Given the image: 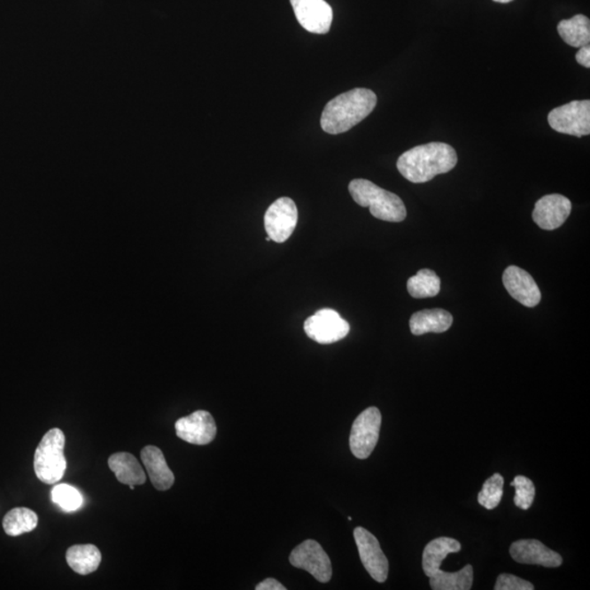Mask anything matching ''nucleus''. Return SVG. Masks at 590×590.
<instances>
[{
    "label": "nucleus",
    "mask_w": 590,
    "mask_h": 590,
    "mask_svg": "<svg viewBox=\"0 0 590 590\" xmlns=\"http://www.w3.org/2000/svg\"><path fill=\"white\" fill-rule=\"evenodd\" d=\"M458 161L455 149L444 143H430L408 150L397 161L400 175L415 184L430 182L451 172Z\"/></svg>",
    "instance_id": "f257e3e1"
},
{
    "label": "nucleus",
    "mask_w": 590,
    "mask_h": 590,
    "mask_svg": "<svg viewBox=\"0 0 590 590\" xmlns=\"http://www.w3.org/2000/svg\"><path fill=\"white\" fill-rule=\"evenodd\" d=\"M377 105L376 93L357 88L328 102L322 112L321 125L327 134H344L372 113Z\"/></svg>",
    "instance_id": "f03ea898"
},
{
    "label": "nucleus",
    "mask_w": 590,
    "mask_h": 590,
    "mask_svg": "<svg viewBox=\"0 0 590 590\" xmlns=\"http://www.w3.org/2000/svg\"><path fill=\"white\" fill-rule=\"evenodd\" d=\"M349 191L361 207L369 208L374 218L387 222H402L407 217L406 206L400 197L381 189L371 181H351Z\"/></svg>",
    "instance_id": "7ed1b4c3"
},
{
    "label": "nucleus",
    "mask_w": 590,
    "mask_h": 590,
    "mask_svg": "<svg viewBox=\"0 0 590 590\" xmlns=\"http://www.w3.org/2000/svg\"><path fill=\"white\" fill-rule=\"evenodd\" d=\"M65 434L62 430L55 428L44 435L37 446L35 455V471L37 479L46 485H54L62 480L67 461H66Z\"/></svg>",
    "instance_id": "20e7f679"
},
{
    "label": "nucleus",
    "mask_w": 590,
    "mask_h": 590,
    "mask_svg": "<svg viewBox=\"0 0 590 590\" xmlns=\"http://www.w3.org/2000/svg\"><path fill=\"white\" fill-rule=\"evenodd\" d=\"M550 128L557 133L583 137L590 134V101H572L556 107L547 115Z\"/></svg>",
    "instance_id": "39448f33"
},
{
    "label": "nucleus",
    "mask_w": 590,
    "mask_h": 590,
    "mask_svg": "<svg viewBox=\"0 0 590 590\" xmlns=\"http://www.w3.org/2000/svg\"><path fill=\"white\" fill-rule=\"evenodd\" d=\"M382 415L377 407H369L354 420L350 433V449L359 459H367L376 448L381 431Z\"/></svg>",
    "instance_id": "423d86ee"
},
{
    "label": "nucleus",
    "mask_w": 590,
    "mask_h": 590,
    "mask_svg": "<svg viewBox=\"0 0 590 590\" xmlns=\"http://www.w3.org/2000/svg\"><path fill=\"white\" fill-rule=\"evenodd\" d=\"M308 338L318 344L330 345L344 339L350 331L349 322L331 308H322L304 322Z\"/></svg>",
    "instance_id": "0eeeda50"
},
{
    "label": "nucleus",
    "mask_w": 590,
    "mask_h": 590,
    "mask_svg": "<svg viewBox=\"0 0 590 590\" xmlns=\"http://www.w3.org/2000/svg\"><path fill=\"white\" fill-rule=\"evenodd\" d=\"M298 208L289 197H281L267 209L264 218L265 229L271 241L284 243L297 228Z\"/></svg>",
    "instance_id": "6e6552de"
},
{
    "label": "nucleus",
    "mask_w": 590,
    "mask_h": 590,
    "mask_svg": "<svg viewBox=\"0 0 590 590\" xmlns=\"http://www.w3.org/2000/svg\"><path fill=\"white\" fill-rule=\"evenodd\" d=\"M289 560L294 568L307 571L318 582L328 583L331 578L330 556L315 540H306L294 547Z\"/></svg>",
    "instance_id": "1a4fd4ad"
},
{
    "label": "nucleus",
    "mask_w": 590,
    "mask_h": 590,
    "mask_svg": "<svg viewBox=\"0 0 590 590\" xmlns=\"http://www.w3.org/2000/svg\"><path fill=\"white\" fill-rule=\"evenodd\" d=\"M353 535L365 570L377 583H385L390 564L377 537L363 527L355 528Z\"/></svg>",
    "instance_id": "9d476101"
},
{
    "label": "nucleus",
    "mask_w": 590,
    "mask_h": 590,
    "mask_svg": "<svg viewBox=\"0 0 590 590\" xmlns=\"http://www.w3.org/2000/svg\"><path fill=\"white\" fill-rule=\"evenodd\" d=\"M299 25L315 35H326L332 23V8L325 0H290Z\"/></svg>",
    "instance_id": "9b49d317"
},
{
    "label": "nucleus",
    "mask_w": 590,
    "mask_h": 590,
    "mask_svg": "<svg viewBox=\"0 0 590 590\" xmlns=\"http://www.w3.org/2000/svg\"><path fill=\"white\" fill-rule=\"evenodd\" d=\"M176 435L182 441L194 445L212 443L217 435V425L208 411L198 410L176 421Z\"/></svg>",
    "instance_id": "f8f14e48"
},
{
    "label": "nucleus",
    "mask_w": 590,
    "mask_h": 590,
    "mask_svg": "<svg viewBox=\"0 0 590 590\" xmlns=\"http://www.w3.org/2000/svg\"><path fill=\"white\" fill-rule=\"evenodd\" d=\"M571 212H572V203L569 198L563 195L551 194L543 196L537 201L532 219L538 227L552 231L563 226Z\"/></svg>",
    "instance_id": "ddd939ff"
},
{
    "label": "nucleus",
    "mask_w": 590,
    "mask_h": 590,
    "mask_svg": "<svg viewBox=\"0 0 590 590\" xmlns=\"http://www.w3.org/2000/svg\"><path fill=\"white\" fill-rule=\"evenodd\" d=\"M503 283L510 297L523 306L535 307L541 301V292L531 274L517 266H509L503 274Z\"/></svg>",
    "instance_id": "4468645a"
},
{
    "label": "nucleus",
    "mask_w": 590,
    "mask_h": 590,
    "mask_svg": "<svg viewBox=\"0 0 590 590\" xmlns=\"http://www.w3.org/2000/svg\"><path fill=\"white\" fill-rule=\"evenodd\" d=\"M509 555L517 563L540 565L543 568H559L563 563L559 554L535 540L513 542Z\"/></svg>",
    "instance_id": "2eb2a0df"
},
{
    "label": "nucleus",
    "mask_w": 590,
    "mask_h": 590,
    "mask_svg": "<svg viewBox=\"0 0 590 590\" xmlns=\"http://www.w3.org/2000/svg\"><path fill=\"white\" fill-rule=\"evenodd\" d=\"M140 457L154 488L159 491L171 489L175 485V477L168 468L161 449L149 445L143 449Z\"/></svg>",
    "instance_id": "dca6fc26"
},
{
    "label": "nucleus",
    "mask_w": 590,
    "mask_h": 590,
    "mask_svg": "<svg viewBox=\"0 0 590 590\" xmlns=\"http://www.w3.org/2000/svg\"><path fill=\"white\" fill-rule=\"evenodd\" d=\"M410 330L415 336L428 334V332L447 331L453 325L452 314L442 310V308H433V310H423L416 312L411 316Z\"/></svg>",
    "instance_id": "f3484780"
},
{
    "label": "nucleus",
    "mask_w": 590,
    "mask_h": 590,
    "mask_svg": "<svg viewBox=\"0 0 590 590\" xmlns=\"http://www.w3.org/2000/svg\"><path fill=\"white\" fill-rule=\"evenodd\" d=\"M461 542L448 537H439L426 545L423 555V568L428 578L441 570L443 561L451 554L461 551Z\"/></svg>",
    "instance_id": "a211bd4d"
},
{
    "label": "nucleus",
    "mask_w": 590,
    "mask_h": 590,
    "mask_svg": "<svg viewBox=\"0 0 590 590\" xmlns=\"http://www.w3.org/2000/svg\"><path fill=\"white\" fill-rule=\"evenodd\" d=\"M109 467L120 484L140 485L146 482V472L137 458L129 453H116L109 458Z\"/></svg>",
    "instance_id": "6ab92c4d"
},
{
    "label": "nucleus",
    "mask_w": 590,
    "mask_h": 590,
    "mask_svg": "<svg viewBox=\"0 0 590 590\" xmlns=\"http://www.w3.org/2000/svg\"><path fill=\"white\" fill-rule=\"evenodd\" d=\"M66 560L74 572L89 575L96 572L100 566L102 555L96 546L78 545L69 547Z\"/></svg>",
    "instance_id": "aec40b11"
},
{
    "label": "nucleus",
    "mask_w": 590,
    "mask_h": 590,
    "mask_svg": "<svg viewBox=\"0 0 590 590\" xmlns=\"http://www.w3.org/2000/svg\"><path fill=\"white\" fill-rule=\"evenodd\" d=\"M557 32L566 44L572 48H583L590 43V21L586 16L576 15L568 20H562Z\"/></svg>",
    "instance_id": "412c9836"
},
{
    "label": "nucleus",
    "mask_w": 590,
    "mask_h": 590,
    "mask_svg": "<svg viewBox=\"0 0 590 590\" xmlns=\"http://www.w3.org/2000/svg\"><path fill=\"white\" fill-rule=\"evenodd\" d=\"M474 584V569L468 564L455 573L443 572L431 576V588L434 590H470Z\"/></svg>",
    "instance_id": "4be33fe9"
},
{
    "label": "nucleus",
    "mask_w": 590,
    "mask_h": 590,
    "mask_svg": "<svg viewBox=\"0 0 590 590\" xmlns=\"http://www.w3.org/2000/svg\"><path fill=\"white\" fill-rule=\"evenodd\" d=\"M39 523L37 515L30 508H17L6 514L3 527L8 536L17 537L35 531Z\"/></svg>",
    "instance_id": "5701e85b"
},
{
    "label": "nucleus",
    "mask_w": 590,
    "mask_h": 590,
    "mask_svg": "<svg viewBox=\"0 0 590 590\" xmlns=\"http://www.w3.org/2000/svg\"><path fill=\"white\" fill-rule=\"evenodd\" d=\"M407 289L412 298H433L441 290V280L431 269H421L414 277L409 278Z\"/></svg>",
    "instance_id": "b1692460"
},
{
    "label": "nucleus",
    "mask_w": 590,
    "mask_h": 590,
    "mask_svg": "<svg viewBox=\"0 0 590 590\" xmlns=\"http://www.w3.org/2000/svg\"><path fill=\"white\" fill-rule=\"evenodd\" d=\"M504 477L494 474L485 482L482 490L477 494V502L486 509H494L499 507L503 498Z\"/></svg>",
    "instance_id": "393cba45"
},
{
    "label": "nucleus",
    "mask_w": 590,
    "mask_h": 590,
    "mask_svg": "<svg viewBox=\"0 0 590 590\" xmlns=\"http://www.w3.org/2000/svg\"><path fill=\"white\" fill-rule=\"evenodd\" d=\"M51 500L65 512H74L82 507L83 498L76 488L69 485H58L51 490Z\"/></svg>",
    "instance_id": "a878e982"
},
{
    "label": "nucleus",
    "mask_w": 590,
    "mask_h": 590,
    "mask_svg": "<svg viewBox=\"0 0 590 590\" xmlns=\"http://www.w3.org/2000/svg\"><path fill=\"white\" fill-rule=\"evenodd\" d=\"M510 485L515 488V505L524 510L531 508L536 495L533 482L527 477L517 476Z\"/></svg>",
    "instance_id": "bb28decb"
},
{
    "label": "nucleus",
    "mask_w": 590,
    "mask_h": 590,
    "mask_svg": "<svg viewBox=\"0 0 590 590\" xmlns=\"http://www.w3.org/2000/svg\"><path fill=\"white\" fill-rule=\"evenodd\" d=\"M495 590H533L535 586L528 580L512 574H501L496 579Z\"/></svg>",
    "instance_id": "cd10ccee"
},
{
    "label": "nucleus",
    "mask_w": 590,
    "mask_h": 590,
    "mask_svg": "<svg viewBox=\"0 0 590 590\" xmlns=\"http://www.w3.org/2000/svg\"><path fill=\"white\" fill-rule=\"evenodd\" d=\"M256 590H285L283 584L279 583L277 579L267 578L264 582L260 583L255 587Z\"/></svg>",
    "instance_id": "c85d7f7f"
},
{
    "label": "nucleus",
    "mask_w": 590,
    "mask_h": 590,
    "mask_svg": "<svg viewBox=\"0 0 590 590\" xmlns=\"http://www.w3.org/2000/svg\"><path fill=\"white\" fill-rule=\"evenodd\" d=\"M576 62L579 65H582L583 67L590 68V48L588 46H583L576 54Z\"/></svg>",
    "instance_id": "c756f323"
},
{
    "label": "nucleus",
    "mask_w": 590,
    "mask_h": 590,
    "mask_svg": "<svg viewBox=\"0 0 590 590\" xmlns=\"http://www.w3.org/2000/svg\"><path fill=\"white\" fill-rule=\"evenodd\" d=\"M493 2L500 4H508L510 2H513V0H493Z\"/></svg>",
    "instance_id": "7c9ffc66"
},
{
    "label": "nucleus",
    "mask_w": 590,
    "mask_h": 590,
    "mask_svg": "<svg viewBox=\"0 0 590 590\" xmlns=\"http://www.w3.org/2000/svg\"><path fill=\"white\" fill-rule=\"evenodd\" d=\"M266 241H268V242L271 241V240H270V237H266Z\"/></svg>",
    "instance_id": "2f4dec72"
}]
</instances>
